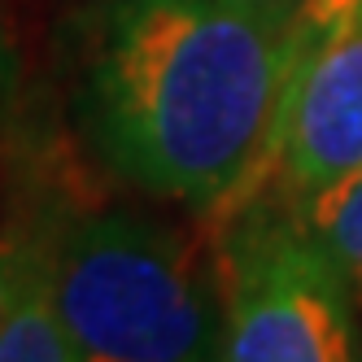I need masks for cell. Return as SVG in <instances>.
<instances>
[{
  "label": "cell",
  "mask_w": 362,
  "mask_h": 362,
  "mask_svg": "<svg viewBox=\"0 0 362 362\" xmlns=\"http://www.w3.org/2000/svg\"><path fill=\"white\" fill-rule=\"evenodd\" d=\"M57 57L66 118L114 179L197 214L262 188L293 31L245 0H83Z\"/></svg>",
  "instance_id": "cell-1"
},
{
  "label": "cell",
  "mask_w": 362,
  "mask_h": 362,
  "mask_svg": "<svg viewBox=\"0 0 362 362\" xmlns=\"http://www.w3.org/2000/svg\"><path fill=\"white\" fill-rule=\"evenodd\" d=\"M53 297L79 362H218L223 240L132 205L62 210Z\"/></svg>",
  "instance_id": "cell-2"
},
{
  "label": "cell",
  "mask_w": 362,
  "mask_h": 362,
  "mask_svg": "<svg viewBox=\"0 0 362 362\" xmlns=\"http://www.w3.org/2000/svg\"><path fill=\"white\" fill-rule=\"evenodd\" d=\"M227 218L218 362H362V315L301 218L275 192Z\"/></svg>",
  "instance_id": "cell-3"
},
{
  "label": "cell",
  "mask_w": 362,
  "mask_h": 362,
  "mask_svg": "<svg viewBox=\"0 0 362 362\" xmlns=\"http://www.w3.org/2000/svg\"><path fill=\"white\" fill-rule=\"evenodd\" d=\"M362 170V9L288 74L279 127L257 192L293 214L341 192ZM253 192V197H257Z\"/></svg>",
  "instance_id": "cell-4"
},
{
  "label": "cell",
  "mask_w": 362,
  "mask_h": 362,
  "mask_svg": "<svg viewBox=\"0 0 362 362\" xmlns=\"http://www.w3.org/2000/svg\"><path fill=\"white\" fill-rule=\"evenodd\" d=\"M57 218L62 214H53L40 201V188L27 184V175L13 170L0 153V323L9 319L22 284L31 279L35 262L44 257Z\"/></svg>",
  "instance_id": "cell-5"
},
{
  "label": "cell",
  "mask_w": 362,
  "mask_h": 362,
  "mask_svg": "<svg viewBox=\"0 0 362 362\" xmlns=\"http://www.w3.org/2000/svg\"><path fill=\"white\" fill-rule=\"evenodd\" d=\"M0 362H79V349L53 297V240L35 262L31 279L22 284L9 319L0 323Z\"/></svg>",
  "instance_id": "cell-6"
},
{
  "label": "cell",
  "mask_w": 362,
  "mask_h": 362,
  "mask_svg": "<svg viewBox=\"0 0 362 362\" xmlns=\"http://www.w3.org/2000/svg\"><path fill=\"white\" fill-rule=\"evenodd\" d=\"M297 218L315 236V245L332 257V267L341 271L345 288H349L358 315H362V170L341 192H332L327 201L301 210Z\"/></svg>",
  "instance_id": "cell-7"
},
{
  "label": "cell",
  "mask_w": 362,
  "mask_h": 362,
  "mask_svg": "<svg viewBox=\"0 0 362 362\" xmlns=\"http://www.w3.org/2000/svg\"><path fill=\"white\" fill-rule=\"evenodd\" d=\"M358 9H362V0H305L293 22V66L315 53L327 35L341 31Z\"/></svg>",
  "instance_id": "cell-8"
},
{
  "label": "cell",
  "mask_w": 362,
  "mask_h": 362,
  "mask_svg": "<svg viewBox=\"0 0 362 362\" xmlns=\"http://www.w3.org/2000/svg\"><path fill=\"white\" fill-rule=\"evenodd\" d=\"M22 92V44L13 31L9 5L0 0V122L13 114V100Z\"/></svg>",
  "instance_id": "cell-9"
},
{
  "label": "cell",
  "mask_w": 362,
  "mask_h": 362,
  "mask_svg": "<svg viewBox=\"0 0 362 362\" xmlns=\"http://www.w3.org/2000/svg\"><path fill=\"white\" fill-rule=\"evenodd\" d=\"M245 5H249L253 13H262L267 22H275V27L293 31V22H297V13H301L305 0H245Z\"/></svg>",
  "instance_id": "cell-10"
}]
</instances>
